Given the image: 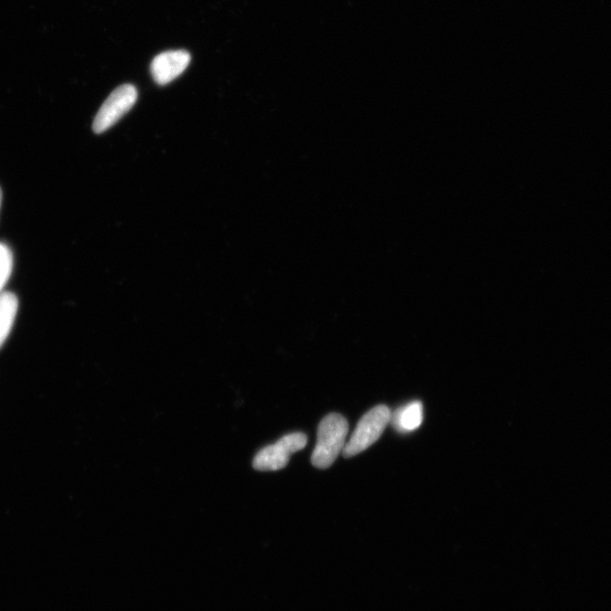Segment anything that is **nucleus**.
Returning a JSON list of instances; mask_svg holds the SVG:
<instances>
[{"instance_id": "1a4fd4ad", "label": "nucleus", "mask_w": 611, "mask_h": 611, "mask_svg": "<svg viewBox=\"0 0 611 611\" xmlns=\"http://www.w3.org/2000/svg\"><path fill=\"white\" fill-rule=\"evenodd\" d=\"M2 200H3V193H2V189H0V206H2Z\"/></svg>"}, {"instance_id": "f03ea898", "label": "nucleus", "mask_w": 611, "mask_h": 611, "mask_svg": "<svg viewBox=\"0 0 611 611\" xmlns=\"http://www.w3.org/2000/svg\"><path fill=\"white\" fill-rule=\"evenodd\" d=\"M391 416L392 413L386 406H378L368 411L360 419L350 441L344 446V456L352 458L380 440L386 426L390 424Z\"/></svg>"}, {"instance_id": "7ed1b4c3", "label": "nucleus", "mask_w": 611, "mask_h": 611, "mask_svg": "<svg viewBox=\"0 0 611 611\" xmlns=\"http://www.w3.org/2000/svg\"><path fill=\"white\" fill-rule=\"evenodd\" d=\"M307 437L303 433H292L283 436L277 443L264 447L258 452L253 461L257 471H278L285 469L291 455L304 450Z\"/></svg>"}, {"instance_id": "f257e3e1", "label": "nucleus", "mask_w": 611, "mask_h": 611, "mask_svg": "<svg viewBox=\"0 0 611 611\" xmlns=\"http://www.w3.org/2000/svg\"><path fill=\"white\" fill-rule=\"evenodd\" d=\"M348 432V421L339 413H331L321 421L312 455V463L315 468L327 469L332 466L347 444Z\"/></svg>"}, {"instance_id": "6e6552de", "label": "nucleus", "mask_w": 611, "mask_h": 611, "mask_svg": "<svg viewBox=\"0 0 611 611\" xmlns=\"http://www.w3.org/2000/svg\"><path fill=\"white\" fill-rule=\"evenodd\" d=\"M14 257L11 248L0 243V294L10 280L13 271Z\"/></svg>"}, {"instance_id": "0eeeda50", "label": "nucleus", "mask_w": 611, "mask_h": 611, "mask_svg": "<svg viewBox=\"0 0 611 611\" xmlns=\"http://www.w3.org/2000/svg\"><path fill=\"white\" fill-rule=\"evenodd\" d=\"M19 311V299L12 292L0 294V348L10 335Z\"/></svg>"}, {"instance_id": "423d86ee", "label": "nucleus", "mask_w": 611, "mask_h": 611, "mask_svg": "<svg viewBox=\"0 0 611 611\" xmlns=\"http://www.w3.org/2000/svg\"><path fill=\"white\" fill-rule=\"evenodd\" d=\"M424 421V407L419 401H413L399 408L391 416L393 427L401 434L415 432Z\"/></svg>"}, {"instance_id": "39448f33", "label": "nucleus", "mask_w": 611, "mask_h": 611, "mask_svg": "<svg viewBox=\"0 0 611 611\" xmlns=\"http://www.w3.org/2000/svg\"><path fill=\"white\" fill-rule=\"evenodd\" d=\"M191 55L185 50H170L153 59L151 74L154 82L167 85L182 75L189 64Z\"/></svg>"}, {"instance_id": "20e7f679", "label": "nucleus", "mask_w": 611, "mask_h": 611, "mask_svg": "<svg viewBox=\"0 0 611 611\" xmlns=\"http://www.w3.org/2000/svg\"><path fill=\"white\" fill-rule=\"evenodd\" d=\"M139 97L134 85L119 86L103 103L93 122V131L102 134L113 127L131 110Z\"/></svg>"}]
</instances>
